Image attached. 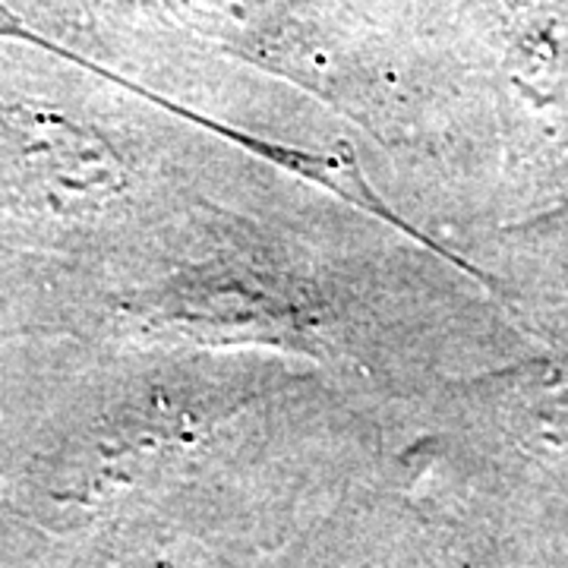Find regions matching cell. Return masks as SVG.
<instances>
[{
  "mask_svg": "<svg viewBox=\"0 0 568 568\" xmlns=\"http://www.w3.org/2000/svg\"><path fill=\"white\" fill-rule=\"evenodd\" d=\"M458 253L530 342H568V196L528 219L470 234Z\"/></svg>",
  "mask_w": 568,
  "mask_h": 568,
  "instance_id": "cell-1",
  "label": "cell"
},
{
  "mask_svg": "<svg viewBox=\"0 0 568 568\" xmlns=\"http://www.w3.org/2000/svg\"><path fill=\"white\" fill-rule=\"evenodd\" d=\"M0 36H20V39H32L39 41L36 36H29V29H22V22L0 3Z\"/></svg>",
  "mask_w": 568,
  "mask_h": 568,
  "instance_id": "cell-2",
  "label": "cell"
}]
</instances>
